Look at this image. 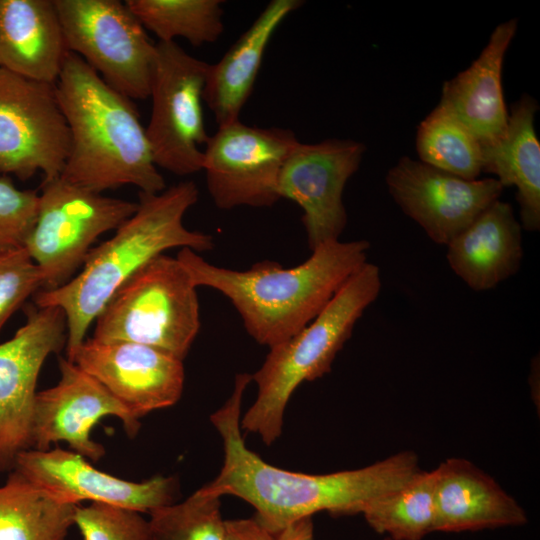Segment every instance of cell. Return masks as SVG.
<instances>
[{
	"instance_id": "6",
	"label": "cell",
	"mask_w": 540,
	"mask_h": 540,
	"mask_svg": "<svg viewBox=\"0 0 540 540\" xmlns=\"http://www.w3.org/2000/svg\"><path fill=\"white\" fill-rule=\"evenodd\" d=\"M196 288L177 257L160 254L114 293L92 338L144 344L183 361L200 328Z\"/></svg>"
},
{
	"instance_id": "7",
	"label": "cell",
	"mask_w": 540,
	"mask_h": 540,
	"mask_svg": "<svg viewBox=\"0 0 540 540\" xmlns=\"http://www.w3.org/2000/svg\"><path fill=\"white\" fill-rule=\"evenodd\" d=\"M137 207V202L105 196L61 176L43 181L37 220L25 245L43 275L42 290L72 279L95 240L116 230Z\"/></svg>"
},
{
	"instance_id": "3",
	"label": "cell",
	"mask_w": 540,
	"mask_h": 540,
	"mask_svg": "<svg viewBox=\"0 0 540 540\" xmlns=\"http://www.w3.org/2000/svg\"><path fill=\"white\" fill-rule=\"evenodd\" d=\"M192 181H183L159 193H139L135 213L112 237L92 248L82 269L64 285L39 290L34 303L60 308L66 318V357L86 339L90 326L114 293L141 267L171 248L211 250L213 237L189 230L183 218L198 200Z\"/></svg>"
},
{
	"instance_id": "34",
	"label": "cell",
	"mask_w": 540,
	"mask_h": 540,
	"mask_svg": "<svg viewBox=\"0 0 540 540\" xmlns=\"http://www.w3.org/2000/svg\"><path fill=\"white\" fill-rule=\"evenodd\" d=\"M382 540H392V539H390L388 537H384Z\"/></svg>"
},
{
	"instance_id": "10",
	"label": "cell",
	"mask_w": 540,
	"mask_h": 540,
	"mask_svg": "<svg viewBox=\"0 0 540 540\" xmlns=\"http://www.w3.org/2000/svg\"><path fill=\"white\" fill-rule=\"evenodd\" d=\"M70 132L55 84L24 78L0 67V172L27 180L61 176Z\"/></svg>"
},
{
	"instance_id": "2",
	"label": "cell",
	"mask_w": 540,
	"mask_h": 540,
	"mask_svg": "<svg viewBox=\"0 0 540 540\" xmlns=\"http://www.w3.org/2000/svg\"><path fill=\"white\" fill-rule=\"evenodd\" d=\"M369 247L365 240H333L312 250L298 266L284 268L266 260L242 271L213 265L190 248H181L176 257L197 287L226 296L248 334L271 348L297 334L325 308L367 262Z\"/></svg>"
},
{
	"instance_id": "22",
	"label": "cell",
	"mask_w": 540,
	"mask_h": 540,
	"mask_svg": "<svg viewBox=\"0 0 540 540\" xmlns=\"http://www.w3.org/2000/svg\"><path fill=\"white\" fill-rule=\"evenodd\" d=\"M302 3L300 0L270 1L224 56L217 63L210 64L203 100L218 127L239 120L273 34Z\"/></svg>"
},
{
	"instance_id": "11",
	"label": "cell",
	"mask_w": 540,
	"mask_h": 540,
	"mask_svg": "<svg viewBox=\"0 0 540 540\" xmlns=\"http://www.w3.org/2000/svg\"><path fill=\"white\" fill-rule=\"evenodd\" d=\"M298 143L288 129L240 120L220 126L203 151L202 170L214 204L220 209L274 205L280 199V172Z\"/></svg>"
},
{
	"instance_id": "17",
	"label": "cell",
	"mask_w": 540,
	"mask_h": 540,
	"mask_svg": "<svg viewBox=\"0 0 540 540\" xmlns=\"http://www.w3.org/2000/svg\"><path fill=\"white\" fill-rule=\"evenodd\" d=\"M14 469L63 501L105 503L148 514L176 502L179 488L172 476L157 475L141 482L115 477L61 448L25 450L17 456Z\"/></svg>"
},
{
	"instance_id": "29",
	"label": "cell",
	"mask_w": 540,
	"mask_h": 540,
	"mask_svg": "<svg viewBox=\"0 0 540 540\" xmlns=\"http://www.w3.org/2000/svg\"><path fill=\"white\" fill-rule=\"evenodd\" d=\"M74 525L83 540H150L149 520L140 512L105 503L77 505Z\"/></svg>"
},
{
	"instance_id": "13",
	"label": "cell",
	"mask_w": 540,
	"mask_h": 540,
	"mask_svg": "<svg viewBox=\"0 0 540 540\" xmlns=\"http://www.w3.org/2000/svg\"><path fill=\"white\" fill-rule=\"evenodd\" d=\"M366 147L351 139L299 143L285 161L278 180V195L303 210L302 223L309 248L339 240L347 213L343 191L358 170Z\"/></svg>"
},
{
	"instance_id": "16",
	"label": "cell",
	"mask_w": 540,
	"mask_h": 540,
	"mask_svg": "<svg viewBox=\"0 0 540 540\" xmlns=\"http://www.w3.org/2000/svg\"><path fill=\"white\" fill-rule=\"evenodd\" d=\"M68 359L99 381L139 421L173 406L183 392V361L144 344L91 337Z\"/></svg>"
},
{
	"instance_id": "28",
	"label": "cell",
	"mask_w": 540,
	"mask_h": 540,
	"mask_svg": "<svg viewBox=\"0 0 540 540\" xmlns=\"http://www.w3.org/2000/svg\"><path fill=\"white\" fill-rule=\"evenodd\" d=\"M220 497L202 487L184 501L152 511L150 540H225Z\"/></svg>"
},
{
	"instance_id": "31",
	"label": "cell",
	"mask_w": 540,
	"mask_h": 540,
	"mask_svg": "<svg viewBox=\"0 0 540 540\" xmlns=\"http://www.w3.org/2000/svg\"><path fill=\"white\" fill-rule=\"evenodd\" d=\"M43 287V275L24 249L0 253V332L14 312Z\"/></svg>"
},
{
	"instance_id": "15",
	"label": "cell",
	"mask_w": 540,
	"mask_h": 540,
	"mask_svg": "<svg viewBox=\"0 0 540 540\" xmlns=\"http://www.w3.org/2000/svg\"><path fill=\"white\" fill-rule=\"evenodd\" d=\"M401 210L436 244L447 245L499 199L496 178L467 180L404 156L386 175Z\"/></svg>"
},
{
	"instance_id": "20",
	"label": "cell",
	"mask_w": 540,
	"mask_h": 540,
	"mask_svg": "<svg viewBox=\"0 0 540 540\" xmlns=\"http://www.w3.org/2000/svg\"><path fill=\"white\" fill-rule=\"evenodd\" d=\"M446 246L452 271L469 288L486 291L519 271L522 227L511 205L498 199Z\"/></svg>"
},
{
	"instance_id": "21",
	"label": "cell",
	"mask_w": 540,
	"mask_h": 540,
	"mask_svg": "<svg viewBox=\"0 0 540 540\" xmlns=\"http://www.w3.org/2000/svg\"><path fill=\"white\" fill-rule=\"evenodd\" d=\"M54 0H0V67L55 84L68 53Z\"/></svg>"
},
{
	"instance_id": "30",
	"label": "cell",
	"mask_w": 540,
	"mask_h": 540,
	"mask_svg": "<svg viewBox=\"0 0 540 540\" xmlns=\"http://www.w3.org/2000/svg\"><path fill=\"white\" fill-rule=\"evenodd\" d=\"M38 209L36 190H21L8 176H0V253L25 248Z\"/></svg>"
},
{
	"instance_id": "27",
	"label": "cell",
	"mask_w": 540,
	"mask_h": 540,
	"mask_svg": "<svg viewBox=\"0 0 540 540\" xmlns=\"http://www.w3.org/2000/svg\"><path fill=\"white\" fill-rule=\"evenodd\" d=\"M146 30L161 42L181 37L193 46L215 42L223 33L221 0H127Z\"/></svg>"
},
{
	"instance_id": "9",
	"label": "cell",
	"mask_w": 540,
	"mask_h": 540,
	"mask_svg": "<svg viewBox=\"0 0 540 540\" xmlns=\"http://www.w3.org/2000/svg\"><path fill=\"white\" fill-rule=\"evenodd\" d=\"M156 63L146 127L157 167L178 176L202 170L200 149L209 136L203 118V92L210 64L188 54L175 41L156 43Z\"/></svg>"
},
{
	"instance_id": "18",
	"label": "cell",
	"mask_w": 540,
	"mask_h": 540,
	"mask_svg": "<svg viewBox=\"0 0 540 540\" xmlns=\"http://www.w3.org/2000/svg\"><path fill=\"white\" fill-rule=\"evenodd\" d=\"M433 470L434 532H471L528 523L519 502L471 461L451 457Z\"/></svg>"
},
{
	"instance_id": "12",
	"label": "cell",
	"mask_w": 540,
	"mask_h": 540,
	"mask_svg": "<svg viewBox=\"0 0 540 540\" xmlns=\"http://www.w3.org/2000/svg\"><path fill=\"white\" fill-rule=\"evenodd\" d=\"M64 312L31 306L14 336L0 344V472L14 469L17 456L30 449L37 381L46 359L66 345Z\"/></svg>"
},
{
	"instance_id": "25",
	"label": "cell",
	"mask_w": 540,
	"mask_h": 540,
	"mask_svg": "<svg viewBox=\"0 0 540 540\" xmlns=\"http://www.w3.org/2000/svg\"><path fill=\"white\" fill-rule=\"evenodd\" d=\"M434 488V470H420L373 500L362 515L375 532L392 540H423L434 532Z\"/></svg>"
},
{
	"instance_id": "19",
	"label": "cell",
	"mask_w": 540,
	"mask_h": 540,
	"mask_svg": "<svg viewBox=\"0 0 540 540\" xmlns=\"http://www.w3.org/2000/svg\"><path fill=\"white\" fill-rule=\"evenodd\" d=\"M517 26V19L496 26L472 64L442 86L438 104L450 111L482 146L499 141L507 128L502 69Z\"/></svg>"
},
{
	"instance_id": "14",
	"label": "cell",
	"mask_w": 540,
	"mask_h": 540,
	"mask_svg": "<svg viewBox=\"0 0 540 540\" xmlns=\"http://www.w3.org/2000/svg\"><path fill=\"white\" fill-rule=\"evenodd\" d=\"M60 378L35 396L30 449L48 450L64 442L73 452L91 461L105 455L103 445L94 441L91 432L104 417H116L125 433L133 438L140 429L134 418L99 381L66 357L58 360Z\"/></svg>"
},
{
	"instance_id": "24",
	"label": "cell",
	"mask_w": 540,
	"mask_h": 540,
	"mask_svg": "<svg viewBox=\"0 0 540 540\" xmlns=\"http://www.w3.org/2000/svg\"><path fill=\"white\" fill-rule=\"evenodd\" d=\"M76 506L13 469L0 486V540H66Z\"/></svg>"
},
{
	"instance_id": "1",
	"label": "cell",
	"mask_w": 540,
	"mask_h": 540,
	"mask_svg": "<svg viewBox=\"0 0 540 540\" xmlns=\"http://www.w3.org/2000/svg\"><path fill=\"white\" fill-rule=\"evenodd\" d=\"M251 381V374H237L231 396L211 415L224 459L219 474L202 488L220 498L231 495L244 500L271 532L318 512L362 514L373 500L421 470L417 454L408 450L359 469L327 474L294 472L265 462L246 446L241 432L242 399Z\"/></svg>"
},
{
	"instance_id": "33",
	"label": "cell",
	"mask_w": 540,
	"mask_h": 540,
	"mask_svg": "<svg viewBox=\"0 0 540 540\" xmlns=\"http://www.w3.org/2000/svg\"><path fill=\"white\" fill-rule=\"evenodd\" d=\"M312 517L295 521L277 533V540H313Z\"/></svg>"
},
{
	"instance_id": "5",
	"label": "cell",
	"mask_w": 540,
	"mask_h": 540,
	"mask_svg": "<svg viewBox=\"0 0 540 540\" xmlns=\"http://www.w3.org/2000/svg\"><path fill=\"white\" fill-rule=\"evenodd\" d=\"M380 290V270L367 261L306 327L269 348L261 367L251 374L258 392L241 417V430L258 435L266 445L280 437L284 413L294 391L301 383L330 372L356 322Z\"/></svg>"
},
{
	"instance_id": "8",
	"label": "cell",
	"mask_w": 540,
	"mask_h": 540,
	"mask_svg": "<svg viewBox=\"0 0 540 540\" xmlns=\"http://www.w3.org/2000/svg\"><path fill=\"white\" fill-rule=\"evenodd\" d=\"M69 52L132 100L150 97L156 43L119 0H54Z\"/></svg>"
},
{
	"instance_id": "23",
	"label": "cell",
	"mask_w": 540,
	"mask_h": 540,
	"mask_svg": "<svg viewBox=\"0 0 540 540\" xmlns=\"http://www.w3.org/2000/svg\"><path fill=\"white\" fill-rule=\"evenodd\" d=\"M537 101L523 94L511 107L505 134L494 144L482 146L483 171L493 173L503 187L515 186L521 227L540 229V144L534 120Z\"/></svg>"
},
{
	"instance_id": "26",
	"label": "cell",
	"mask_w": 540,
	"mask_h": 540,
	"mask_svg": "<svg viewBox=\"0 0 540 540\" xmlns=\"http://www.w3.org/2000/svg\"><path fill=\"white\" fill-rule=\"evenodd\" d=\"M415 143L419 161L429 166L467 180L483 172L481 143L440 104L420 122Z\"/></svg>"
},
{
	"instance_id": "32",
	"label": "cell",
	"mask_w": 540,
	"mask_h": 540,
	"mask_svg": "<svg viewBox=\"0 0 540 540\" xmlns=\"http://www.w3.org/2000/svg\"><path fill=\"white\" fill-rule=\"evenodd\" d=\"M225 540H277L255 517L225 520Z\"/></svg>"
},
{
	"instance_id": "4",
	"label": "cell",
	"mask_w": 540,
	"mask_h": 540,
	"mask_svg": "<svg viewBox=\"0 0 540 540\" xmlns=\"http://www.w3.org/2000/svg\"><path fill=\"white\" fill-rule=\"evenodd\" d=\"M55 88L70 132L63 179L98 193L123 185L147 194L166 188L132 99L72 52Z\"/></svg>"
}]
</instances>
